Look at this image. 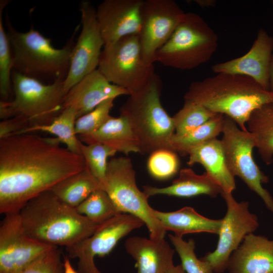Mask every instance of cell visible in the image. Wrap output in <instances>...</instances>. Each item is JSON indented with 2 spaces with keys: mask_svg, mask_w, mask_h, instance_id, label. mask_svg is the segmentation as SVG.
<instances>
[{
  "mask_svg": "<svg viewBox=\"0 0 273 273\" xmlns=\"http://www.w3.org/2000/svg\"><path fill=\"white\" fill-rule=\"evenodd\" d=\"M56 138L30 133L0 139V213L19 212L30 200L86 168L81 155Z\"/></svg>",
  "mask_w": 273,
  "mask_h": 273,
  "instance_id": "6da1fadb",
  "label": "cell"
},
{
  "mask_svg": "<svg viewBox=\"0 0 273 273\" xmlns=\"http://www.w3.org/2000/svg\"><path fill=\"white\" fill-rule=\"evenodd\" d=\"M184 99L229 117L242 130L248 131L251 114L261 106L273 103V93L246 76L222 73L193 82Z\"/></svg>",
  "mask_w": 273,
  "mask_h": 273,
  "instance_id": "7a4b0ae2",
  "label": "cell"
},
{
  "mask_svg": "<svg viewBox=\"0 0 273 273\" xmlns=\"http://www.w3.org/2000/svg\"><path fill=\"white\" fill-rule=\"evenodd\" d=\"M19 213L29 237L53 246H71L90 236L100 225L62 202L51 190L29 201Z\"/></svg>",
  "mask_w": 273,
  "mask_h": 273,
  "instance_id": "3957f363",
  "label": "cell"
},
{
  "mask_svg": "<svg viewBox=\"0 0 273 273\" xmlns=\"http://www.w3.org/2000/svg\"><path fill=\"white\" fill-rule=\"evenodd\" d=\"M6 24L13 56L12 71L44 83V81L50 84L65 80L80 24L76 27L66 44L56 49L50 38L44 37L33 27L26 32H19L13 27L8 16Z\"/></svg>",
  "mask_w": 273,
  "mask_h": 273,
  "instance_id": "277c9868",
  "label": "cell"
},
{
  "mask_svg": "<svg viewBox=\"0 0 273 273\" xmlns=\"http://www.w3.org/2000/svg\"><path fill=\"white\" fill-rule=\"evenodd\" d=\"M161 80L155 73L142 90L129 96L119 110L128 121L142 154L168 149L175 133L172 117L161 103Z\"/></svg>",
  "mask_w": 273,
  "mask_h": 273,
  "instance_id": "5b68a950",
  "label": "cell"
},
{
  "mask_svg": "<svg viewBox=\"0 0 273 273\" xmlns=\"http://www.w3.org/2000/svg\"><path fill=\"white\" fill-rule=\"evenodd\" d=\"M218 38L199 15L186 13L168 41L155 54V62L179 70H191L206 63L216 51Z\"/></svg>",
  "mask_w": 273,
  "mask_h": 273,
  "instance_id": "8992f818",
  "label": "cell"
},
{
  "mask_svg": "<svg viewBox=\"0 0 273 273\" xmlns=\"http://www.w3.org/2000/svg\"><path fill=\"white\" fill-rule=\"evenodd\" d=\"M11 79L14 98L12 101L1 100L2 120L22 115L28 120L30 126L48 124L62 111L66 95L64 80L45 84L14 71Z\"/></svg>",
  "mask_w": 273,
  "mask_h": 273,
  "instance_id": "52a82bcc",
  "label": "cell"
},
{
  "mask_svg": "<svg viewBox=\"0 0 273 273\" xmlns=\"http://www.w3.org/2000/svg\"><path fill=\"white\" fill-rule=\"evenodd\" d=\"M104 190L120 213L132 215L144 222L150 238L164 239L166 231L154 214L149 198L138 188L130 158L113 157L109 160Z\"/></svg>",
  "mask_w": 273,
  "mask_h": 273,
  "instance_id": "ba28073f",
  "label": "cell"
},
{
  "mask_svg": "<svg viewBox=\"0 0 273 273\" xmlns=\"http://www.w3.org/2000/svg\"><path fill=\"white\" fill-rule=\"evenodd\" d=\"M97 69L110 83L126 89L129 96L142 90L155 74L154 64L145 60L139 34L105 45Z\"/></svg>",
  "mask_w": 273,
  "mask_h": 273,
  "instance_id": "9c48e42d",
  "label": "cell"
},
{
  "mask_svg": "<svg viewBox=\"0 0 273 273\" xmlns=\"http://www.w3.org/2000/svg\"><path fill=\"white\" fill-rule=\"evenodd\" d=\"M221 140L228 166L233 175L239 176L250 190L259 196L273 213V198L262 184L268 177L254 161L252 152L255 144L252 134L242 130L232 119L224 117Z\"/></svg>",
  "mask_w": 273,
  "mask_h": 273,
  "instance_id": "30bf717a",
  "label": "cell"
},
{
  "mask_svg": "<svg viewBox=\"0 0 273 273\" xmlns=\"http://www.w3.org/2000/svg\"><path fill=\"white\" fill-rule=\"evenodd\" d=\"M227 207L222 218L217 247L201 259L208 263L215 273H222L227 269L230 258L240 245L245 237L253 233L259 226L256 215L249 210V202H237L232 193L221 194Z\"/></svg>",
  "mask_w": 273,
  "mask_h": 273,
  "instance_id": "8fae6325",
  "label": "cell"
},
{
  "mask_svg": "<svg viewBox=\"0 0 273 273\" xmlns=\"http://www.w3.org/2000/svg\"><path fill=\"white\" fill-rule=\"evenodd\" d=\"M144 224L132 215L119 213L100 224L90 236L66 247L67 256L78 259V273H101L96 266L95 257L109 254L120 240Z\"/></svg>",
  "mask_w": 273,
  "mask_h": 273,
  "instance_id": "7c38bea8",
  "label": "cell"
},
{
  "mask_svg": "<svg viewBox=\"0 0 273 273\" xmlns=\"http://www.w3.org/2000/svg\"><path fill=\"white\" fill-rule=\"evenodd\" d=\"M185 13L173 0H145L141 9L139 39L145 61L155 62L156 52L171 37Z\"/></svg>",
  "mask_w": 273,
  "mask_h": 273,
  "instance_id": "4fadbf2b",
  "label": "cell"
},
{
  "mask_svg": "<svg viewBox=\"0 0 273 273\" xmlns=\"http://www.w3.org/2000/svg\"><path fill=\"white\" fill-rule=\"evenodd\" d=\"M82 29L72 50L69 70L64 80L65 94L84 76L97 69L104 47L92 3L83 1L79 5Z\"/></svg>",
  "mask_w": 273,
  "mask_h": 273,
  "instance_id": "5bb4252c",
  "label": "cell"
},
{
  "mask_svg": "<svg viewBox=\"0 0 273 273\" xmlns=\"http://www.w3.org/2000/svg\"><path fill=\"white\" fill-rule=\"evenodd\" d=\"M4 215L0 225V273H19L53 246L29 237L19 212Z\"/></svg>",
  "mask_w": 273,
  "mask_h": 273,
  "instance_id": "9a60e30c",
  "label": "cell"
},
{
  "mask_svg": "<svg viewBox=\"0 0 273 273\" xmlns=\"http://www.w3.org/2000/svg\"><path fill=\"white\" fill-rule=\"evenodd\" d=\"M143 3V0H105L100 4L96 17L105 45L139 34Z\"/></svg>",
  "mask_w": 273,
  "mask_h": 273,
  "instance_id": "2e32d148",
  "label": "cell"
},
{
  "mask_svg": "<svg viewBox=\"0 0 273 273\" xmlns=\"http://www.w3.org/2000/svg\"><path fill=\"white\" fill-rule=\"evenodd\" d=\"M273 52V37L260 28L249 51L233 59L212 66L215 73L239 74L249 77L269 90V68Z\"/></svg>",
  "mask_w": 273,
  "mask_h": 273,
  "instance_id": "e0dca14e",
  "label": "cell"
},
{
  "mask_svg": "<svg viewBox=\"0 0 273 273\" xmlns=\"http://www.w3.org/2000/svg\"><path fill=\"white\" fill-rule=\"evenodd\" d=\"M122 95L129 96V94L125 88L110 83L96 69L69 90L64 97L62 109L67 107L74 109L77 119L105 100Z\"/></svg>",
  "mask_w": 273,
  "mask_h": 273,
  "instance_id": "ac0fdd59",
  "label": "cell"
},
{
  "mask_svg": "<svg viewBox=\"0 0 273 273\" xmlns=\"http://www.w3.org/2000/svg\"><path fill=\"white\" fill-rule=\"evenodd\" d=\"M227 270L229 273H273V240L247 235L232 254Z\"/></svg>",
  "mask_w": 273,
  "mask_h": 273,
  "instance_id": "d6986e66",
  "label": "cell"
},
{
  "mask_svg": "<svg viewBox=\"0 0 273 273\" xmlns=\"http://www.w3.org/2000/svg\"><path fill=\"white\" fill-rule=\"evenodd\" d=\"M124 246L135 261L137 273H164L174 264V250L165 239L132 237L125 241Z\"/></svg>",
  "mask_w": 273,
  "mask_h": 273,
  "instance_id": "ffe728a7",
  "label": "cell"
},
{
  "mask_svg": "<svg viewBox=\"0 0 273 273\" xmlns=\"http://www.w3.org/2000/svg\"><path fill=\"white\" fill-rule=\"evenodd\" d=\"M188 155L187 164H201L223 192L232 193L235 190V176L228 166L221 140H210L191 150Z\"/></svg>",
  "mask_w": 273,
  "mask_h": 273,
  "instance_id": "44dd1931",
  "label": "cell"
},
{
  "mask_svg": "<svg viewBox=\"0 0 273 273\" xmlns=\"http://www.w3.org/2000/svg\"><path fill=\"white\" fill-rule=\"evenodd\" d=\"M143 192L150 197L156 195H166L181 198H190L200 195L216 198L223 191L220 186L206 172L196 174L192 169H181L178 177L171 184L164 188L150 186L143 187Z\"/></svg>",
  "mask_w": 273,
  "mask_h": 273,
  "instance_id": "7402d4cb",
  "label": "cell"
},
{
  "mask_svg": "<svg viewBox=\"0 0 273 273\" xmlns=\"http://www.w3.org/2000/svg\"><path fill=\"white\" fill-rule=\"evenodd\" d=\"M77 137L85 144H103L126 155L141 153L139 142L128 121L120 115L118 117L110 116L95 131Z\"/></svg>",
  "mask_w": 273,
  "mask_h": 273,
  "instance_id": "603a6c76",
  "label": "cell"
},
{
  "mask_svg": "<svg viewBox=\"0 0 273 273\" xmlns=\"http://www.w3.org/2000/svg\"><path fill=\"white\" fill-rule=\"evenodd\" d=\"M153 211L166 231H172L175 235L180 237L187 234L202 232L218 235L222 223V219L208 218L189 206L172 212H162L154 209Z\"/></svg>",
  "mask_w": 273,
  "mask_h": 273,
  "instance_id": "cb8c5ba5",
  "label": "cell"
},
{
  "mask_svg": "<svg viewBox=\"0 0 273 273\" xmlns=\"http://www.w3.org/2000/svg\"><path fill=\"white\" fill-rule=\"evenodd\" d=\"M247 128L253 135L255 148L266 165L273 161V103L255 110L247 123Z\"/></svg>",
  "mask_w": 273,
  "mask_h": 273,
  "instance_id": "d4e9b609",
  "label": "cell"
},
{
  "mask_svg": "<svg viewBox=\"0 0 273 273\" xmlns=\"http://www.w3.org/2000/svg\"><path fill=\"white\" fill-rule=\"evenodd\" d=\"M99 189L104 190L103 186L86 168L62 180L51 190L62 202L75 208Z\"/></svg>",
  "mask_w": 273,
  "mask_h": 273,
  "instance_id": "484cf974",
  "label": "cell"
},
{
  "mask_svg": "<svg viewBox=\"0 0 273 273\" xmlns=\"http://www.w3.org/2000/svg\"><path fill=\"white\" fill-rule=\"evenodd\" d=\"M77 119L76 112L71 107L63 109L59 115L48 124L29 126L18 134L30 133L35 131L46 132L56 136L61 143L72 152L81 154L80 141L75 133V125Z\"/></svg>",
  "mask_w": 273,
  "mask_h": 273,
  "instance_id": "4316f807",
  "label": "cell"
},
{
  "mask_svg": "<svg viewBox=\"0 0 273 273\" xmlns=\"http://www.w3.org/2000/svg\"><path fill=\"white\" fill-rule=\"evenodd\" d=\"M224 115L217 114L202 126L181 135L174 134L168 149L181 155H188L191 150L203 143L216 138L222 132Z\"/></svg>",
  "mask_w": 273,
  "mask_h": 273,
  "instance_id": "83f0119b",
  "label": "cell"
},
{
  "mask_svg": "<svg viewBox=\"0 0 273 273\" xmlns=\"http://www.w3.org/2000/svg\"><path fill=\"white\" fill-rule=\"evenodd\" d=\"M75 209L79 213L97 224H101L121 213L103 189L92 193Z\"/></svg>",
  "mask_w": 273,
  "mask_h": 273,
  "instance_id": "f1b7e54d",
  "label": "cell"
},
{
  "mask_svg": "<svg viewBox=\"0 0 273 273\" xmlns=\"http://www.w3.org/2000/svg\"><path fill=\"white\" fill-rule=\"evenodd\" d=\"M184 101L182 108L172 117L175 135H181L190 132L217 114L199 104Z\"/></svg>",
  "mask_w": 273,
  "mask_h": 273,
  "instance_id": "f546056e",
  "label": "cell"
},
{
  "mask_svg": "<svg viewBox=\"0 0 273 273\" xmlns=\"http://www.w3.org/2000/svg\"><path fill=\"white\" fill-rule=\"evenodd\" d=\"M80 149L81 154L85 162L86 169L102 185L104 189L108 158L113 157L117 152L103 144H85L81 141Z\"/></svg>",
  "mask_w": 273,
  "mask_h": 273,
  "instance_id": "4dcf8cb0",
  "label": "cell"
},
{
  "mask_svg": "<svg viewBox=\"0 0 273 273\" xmlns=\"http://www.w3.org/2000/svg\"><path fill=\"white\" fill-rule=\"evenodd\" d=\"M9 1H0V95L1 101H8L12 89L11 74L13 60L9 37L4 28L2 14Z\"/></svg>",
  "mask_w": 273,
  "mask_h": 273,
  "instance_id": "1f68e13d",
  "label": "cell"
},
{
  "mask_svg": "<svg viewBox=\"0 0 273 273\" xmlns=\"http://www.w3.org/2000/svg\"><path fill=\"white\" fill-rule=\"evenodd\" d=\"M169 239L178 253L181 265L187 273H213L208 263L198 259L195 252L193 239L185 241L183 237L169 235Z\"/></svg>",
  "mask_w": 273,
  "mask_h": 273,
  "instance_id": "d6a6232c",
  "label": "cell"
},
{
  "mask_svg": "<svg viewBox=\"0 0 273 273\" xmlns=\"http://www.w3.org/2000/svg\"><path fill=\"white\" fill-rule=\"evenodd\" d=\"M179 166L178 157L175 152L167 149H160L150 154L147 168L150 174L159 180H165L173 176Z\"/></svg>",
  "mask_w": 273,
  "mask_h": 273,
  "instance_id": "836d02e7",
  "label": "cell"
},
{
  "mask_svg": "<svg viewBox=\"0 0 273 273\" xmlns=\"http://www.w3.org/2000/svg\"><path fill=\"white\" fill-rule=\"evenodd\" d=\"M114 100H105L92 111L77 118L75 125L77 136L90 134L99 128L111 116Z\"/></svg>",
  "mask_w": 273,
  "mask_h": 273,
  "instance_id": "e575fe53",
  "label": "cell"
},
{
  "mask_svg": "<svg viewBox=\"0 0 273 273\" xmlns=\"http://www.w3.org/2000/svg\"><path fill=\"white\" fill-rule=\"evenodd\" d=\"M57 246H52L19 273H64L63 257Z\"/></svg>",
  "mask_w": 273,
  "mask_h": 273,
  "instance_id": "d590c367",
  "label": "cell"
},
{
  "mask_svg": "<svg viewBox=\"0 0 273 273\" xmlns=\"http://www.w3.org/2000/svg\"><path fill=\"white\" fill-rule=\"evenodd\" d=\"M30 126L28 120L22 115L3 119L0 122V139L17 134Z\"/></svg>",
  "mask_w": 273,
  "mask_h": 273,
  "instance_id": "8d00e7d4",
  "label": "cell"
},
{
  "mask_svg": "<svg viewBox=\"0 0 273 273\" xmlns=\"http://www.w3.org/2000/svg\"><path fill=\"white\" fill-rule=\"evenodd\" d=\"M64 273H78L71 263L70 258L66 255L63 256Z\"/></svg>",
  "mask_w": 273,
  "mask_h": 273,
  "instance_id": "74e56055",
  "label": "cell"
},
{
  "mask_svg": "<svg viewBox=\"0 0 273 273\" xmlns=\"http://www.w3.org/2000/svg\"><path fill=\"white\" fill-rule=\"evenodd\" d=\"M194 3L201 8H210L215 6L216 1L215 0H194Z\"/></svg>",
  "mask_w": 273,
  "mask_h": 273,
  "instance_id": "f35d334b",
  "label": "cell"
},
{
  "mask_svg": "<svg viewBox=\"0 0 273 273\" xmlns=\"http://www.w3.org/2000/svg\"><path fill=\"white\" fill-rule=\"evenodd\" d=\"M164 273H186L181 264L170 266Z\"/></svg>",
  "mask_w": 273,
  "mask_h": 273,
  "instance_id": "ab89813d",
  "label": "cell"
},
{
  "mask_svg": "<svg viewBox=\"0 0 273 273\" xmlns=\"http://www.w3.org/2000/svg\"><path fill=\"white\" fill-rule=\"evenodd\" d=\"M269 90L273 93V55L272 56L269 68Z\"/></svg>",
  "mask_w": 273,
  "mask_h": 273,
  "instance_id": "60d3db41",
  "label": "cell"
},
{
  "mask_svg": "<svg viewBox=\"0 0 273 273\" xmlns=\"http://www.w3.org/2000/svg\"><path fill=\"white\" fill-rule=\"evenodd\" d=\"M271 4L272 7V9H273V0L271 1Z\"/></svg>",
  "mask_w": 273,
  "mask_h": 273,
  "instance_id": "b9f144b4",
  "label": "cell"
}]
</instances>
